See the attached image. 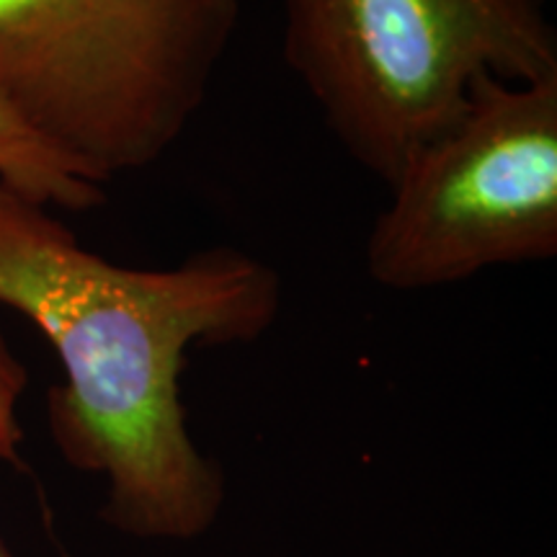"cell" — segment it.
Instances as JSON below:
<instances>
[{
  "mask_svg": "<svg viewBox=\"0 0 557 557\" xmlns=\"http://www.w3.org/2000/svg\"><path fill=\"white\" fill-rule=\"evenodd\" d=\"M0 557H11V555H9V549L3 547V542H0Z\"/></svg>",
  "mask_w": 557,
  "mask_h": 557,
  "instance_id": "obj_7",
  "label": "cell"
},
{
  "mask_svg": "<svg viewBox=\"0 0 557 557\" xmlns=\"http://www.w3.org/2000/svg\"><path fill=\"white\" fill-rule=\"evenodd\" d=\"M29 385V374L0 333V462L21 465L18 447L24 431L18 423V400Z\"/></svg>",
  "mask_w": 557,
  "mask_h": 557,
  "instance_id": "obj_6",
  "label": "cell"
},
{
  "mask_svg": "<svg viewBox=\"0 0 557 557\" xmlns=\"http://www.w3.org/2000/svg\"><path fill=\"white\" fill-rule=\"evenodd\" d=\"M284 60L354 163L389 186L483 78L557 73L547 0H282Z\"/></svg>",
  "mask_w": 557,
  "mask_h": 557,
  "instance_id": "obj_3",
  "label": "cell"
},
{
  "mask_svg": "<svg viewBox=\"0 0 557 557\" xmlns=\"http://www.w3.org/2000/svg\"><path fill=\"white\" fill-rule=\"evenodd\" d=\"M364 269L377 287L423 292L557 256V73L483 78L468 109L387 186Z\"/></svg>",
  "mask_w": 557,
  "mask_h": 557,
  "instance_id": "obj_4",
  "label": "cell"
},
{
  "mask_svg": "<svg viewBox=\"0 0 557 557\" xmlns=\"http://www.w3.org/2000/svg\"><path fill=\"white\" fill-rule=\"evenodd\" d=\"M0 305L58 351L65 382L47 393V423L67 465L107 478L101 519L145 540L207 532L225 483L186 429V351L269 331L282 308L276 269L233 246L169 269L120 267L0 186Z\"/></svg>",
  "mask_w": 557,
  "mask_h": 557,
  "instance_id": "obj_1",
  "label": "cell"
},
{
  "mask_svg": "<svg viewBox=\"0 0 557 557\" xmlns=\"http://www.w3.org/2000/svg\"><path fill=\"white\" fill-rule=\"evenodd\" d=\"M0 186L32 205L67 212H86L107 201L103 184L50 148L5 103H0Z\"/></svg>",
  "mask_w": 557,
  "mask_h": 557,
  "instance_id": "obj_5",
  "label": "cell"
},
{
  "mask_svg": "<svg viewBox=\"0 0 557 557\" xmlns=\"http://www.w3.org/2000/svg\"><path fill=\"white\" fill-rule=\"evenodd\" d=\"M243 0H0V103L94 178L158 163L205 107Z\"/></svg>",
  "mask_w": 557,
  "mask_h": 557,
  "instance_id": "obj_2",
  "label": "cell"
}]
</instances>
